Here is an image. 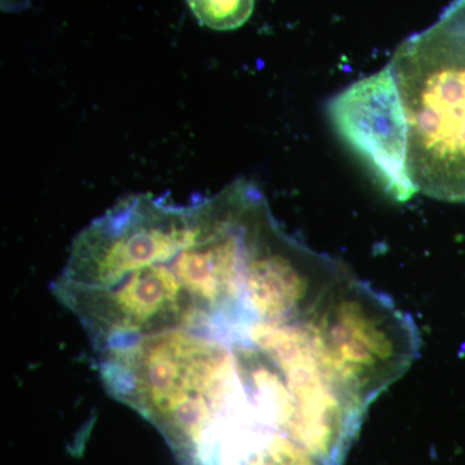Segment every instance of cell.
I'll list each match as a JSON object with an SVG mask.
<instances>
[{
	"label": "cell",
	"instance_id": "ba28073f",
	"mask_svg": "<svg viewBox=\"0 0 465 465\" xmlns=\"http://www.w3.org/2000/svg\"><path fill=\"white\" fill-rule=\"evenodd\" d=\"M336 133L399 202L418 193L407 170L409 127L390 66L360 79L327 103Z\"/></svg>",
	"mask_w": 465,
	"mask_h": 465
},
{
	"label": "cell",
	"instance_id": "7a4b0ae2",
	"mask_svg": "<svg viewBox=\"0 0 465 465\" xmlns=\"http://www.w3.org/2000/svg\"><path fill=\"white\" fill-rule=\"evenodd\" d=\"M388 66L405 110L416 191L465 204V0L406 39Z\"/></svg>",
	"mask_w": 465,
	"mask_h": 465
},
{
	"label": "cell",
	"instance_id": "277c9868",
	"mask_svg": "<svg viewBox=\"0 0 465 465\" xmlns=\"http://www.w3.org/2000/svg\"><path fill=\"white\" fill-rule=\"evenodd\" d=\"M258 186L238 179L198 200L194 240L170 262L191 293L203 329L247 344L253 324L244 298L247 226Z\"/></svg>",
	"mask_w": 465,
	"mask_h": 465
},
{
	"label": "cell",
	"instance_id": "9c48e42d",
	"mask_svg": "<svg viewBox=\"0 0 465 465\" xmlns=\"http://www.w3.org/2000/svg\"><path fill=\"white\" fill-rule=\"evenodd\" d=\"M282 372L290 391L283 433L323 465H344L367 410L348 397L318 361Z\"/></svg>",
	"mask_w": 465,
	"mask_h": 465
},
{
	"label": "cell",
	"instance_id": "6da1fadb",
	"mask_svg": "<svg viewBox=\"0 0 465 465\" xmlns=\"http://www.w3.org/2000/svg\"><path fill=\"white\" fill-rule=\"evenodd\" d=\"M242 344L168 330L100 353L109 393L150 421L182 465H213L262 423Z\"/></svg>",
	"mask_w": 465,
	"mask_h": 465
},
{
	"label": "cell",
	"instance_id": "8fae6325",
	"mask_svg": "<svg viewBox=\"0 0 465 465\" xmlns=\"http://www.w3.org/2000/svg\"><path fill=\"white\" fill-rule=\"evenodd\" d=\"M243 465H323L316 457L286 433H275L273 439L256 451Z\"/></svg>",
	"mask_w": 465,
	"mask_h": 465
},
{
	"label": "cell",
	"instance_id": "30bf717a",
	"mask_svg": "<svg viewBox=\"0 0 465 465\" xmlns=\"http://www.w3.org/2000/svg\"><path fill=\"white\" fill-rule=\"evenodd\" d=\"M201 24L213 30H234L247 23L255 0H186Z\"/></svg>",
	"mask_w": 465,
	"mask_h": 465
},
{
	"label": "cell",
	"instance_id": "5b68a950",
	"mask_svg": "<svg viewBox=\"0 0 465 465\" xmlns=\"http://www.w3.org/2000/svg\"><path fill=\"white\" fill-rule=\"evenodd\" d=\"M188 206L149 194L125 197L76 235L56 284L106 287L146 266L173 262L197 232Z\"/></svg>",
	"mask_w": 465,
	"mask_h": 465
},
{
	"label": "cell",
	"instance_id": "3957f363",
	"mask_svg": "<svg viewBox=\"0 0 465 465\" xmlns=\"http://www.w3.org/2000/svg\"><path fill=\"white\" fill-rule=\"evenodd\" d=\"M302 322L326 374L366 410L420 354V331L411 314L351 272Z\"/></svg>",
	"mask_w": 465,
	"mask_h": 465
},
{
	"label": "cell",
	"instance_id": "52a82bcc",
	"mask_svg": "<svg viewBox=\"0 0 465 465\" xmlns=\"http://www.w3.org/2000/svg\"><path fill=\"white\" fill-rule=\"evenodd\" d=\"M170 262L146 266L112 286L54 283V292L99 351L168 330L201 329L197 305Z\"/></svg>",
	"mask_w": 465,
	"mask_h": 465
},
{
	"label": "cell",
	"instance_id": "8992f818",
	"mask_svg": "<svg viewBox=\"0 0 465 465\" xmlns=\"http://www.w3.org/2000/svg\"><path fill=\"white\" fill-rule=\"evenodd\" d=\"M341 260L289 234L258 189L250 207L244 298L253 324L304 321L349 273Z\"/></svg>",
	"mask_w": 465,
	"mask_h": 465
}]
</instances>
